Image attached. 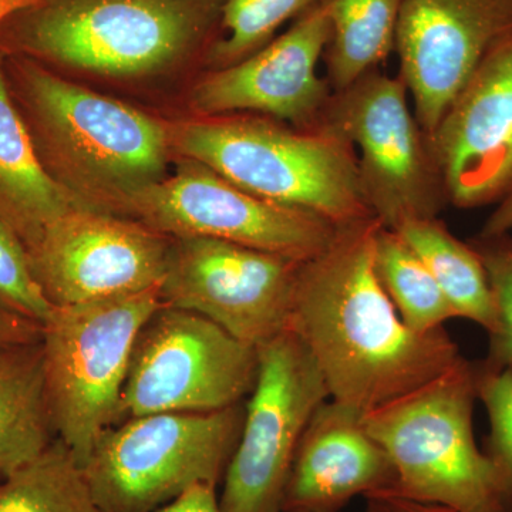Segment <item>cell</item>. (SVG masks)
Masks as SVG:
<instances>
[{
  "mask_svg": "<svg viewBox=\"0 0 512 512\" xmlns=\"http://www.w3.org/2000/svg\"><path fill=\"white\" fill-rule=\"evenodd\" d=\"M35 2L37 0H0V23L18 10Z\"/></svg>",
  "mask_w": 512,
  "mask_h": 512,
  "instance_id": "1f68e13d",
  "label": "cell"
},
{
  "mask_svg": "<svg viewBox=\"0 0 512 512\" xmlns=\"http://www.w3.org/2000/svg\"><path fill=\"white\" fill-rule=\"evenodd\" d=\"M258 376L224 474L222 512H282L296 451L328 387L291 329L258 346Z\"/></svg>",
  "mask_w": 512,
  "mask_h": 512,
  "instance_id": "30bf717a",
  "label": "cell"
},
{
  "mask_svg": "<svg viewBox=\"0 0 512 512\" xmlns=\"http://www.w3.org/2000/svg\"><path fill=\"white\" fill-rule=\"evenodd\" d=\"M512 231V191L498 202L493 214L485 221L480 234L483 237L511 234Z\"/></svg>",
  "mask_w": 512,
  "mask_h": 512,
  "instance_id": "4dcf8cb0",
  "label": "cell"
},
{
  "mask_svg": "<svg viewBox=\"0 0 512 512\" xmlns=\"http://www.w3.org/2000/svg\"><path fill=\"white\" fill-rule=\"evenodd\" d=\"M42 343L0 346V480L55 441Z\"/></svg>",
  "mask_w": 512,
  "mask_h": 512,
  "instance_id": "d6986e66",
  "label": "cell"
},
{
  "mask_svg": "<svg viewBox=\"0 0 512 512\" xmlns=\"http://www.w3.org/2000/svg\"><path fill=\"white\" fill-rule=\"evenodd\" d=\"M330 37L328 8L319 0L254 55L212 69L197 84L194 109L204 117L256 114L298 128L319 126L332 96L318 74Z\"/></svg>",
  "mask_w": 512,
  "mask_h": 512,
  "instance_id": "9a60e30c",
  "label": "cell"
},
{
  "mask_svg": "<svg viewBox=\"0 0 512 512\" xmlns=\"http://www.w3.org/2000/svg\"><path fill=\"white\" fill-rule=\"evenodd\" d=\"M258 367L255 346L198 313L163 305L138 333L117 423L237 406L254 389Z\"/></svg>",
  "mask_w": 512,
  "mask_h": 512,
  "instance_id": "9c48e42d",
  "label": "cell"
},
{
  "mask_svg": "<svg viewBox=\"0 0 512 512\" xmlns=\"http://www.w3.org/2000/svg\"><path fill=\"white\" fill-rule=\"evenodd\" d=\"M13 64L40 161L80 205L113 214L131 195L167 177V126L29 57Z\"/></svg>",
  "mask_w": 512,
  "mask_h": 512,
  "instance_id": "7a4b0ae2",
  "label": "cell"
},
{
  "mask_svg": "<svg viewBox=\"0 0 512 512\" xmlns=\"http://www.w3.org/2000/svg\"><path fill=\"white\" fill-rule=\"evenodd\" d=\"M163 305L158 286L119 298L55 306L42 326L53 429L80 467L101 434L117 423L138 333Z\"/></svg>",
  "mask_w": 512,
  "mask_h": 512,
  "instance_id": "8992f818",
  "label": "cell"
},
{
  "mask_svg": "<svg viewBox=\"0 0 512 512\" xmlns=\"http://www.w3.org/2000/svg\"><path fill=\"white\" fill-rule=\"evenodd\" d=\"M167 127L171 150L256 197L309 212L338 228L373 217L355 148L328 128H298L256 114Z\"/></svg>",
  "mask_w": 512,
  "mask_h": 512,
  "instance_id": "277c9868",
  "label": "cell"
},
{
  "mask_svg": "<svg viewBox=\"0 0 512 512\" xmlns=\"http://www.w3.org/2000/svg\"><path fill=\"white\" fill-rule=\"evenodd\" d=\"M0 308L43 326L55 306L49 302L30 268L28 249L0 221Z\"/></svg>",
  "mask_w": 512,
  "mask_h": 512,
  "instance_id": "4316f807",
  "label": "cell"
},
{
  "mask_svg": "<svg viewBox=\"0 0 512 512\" xmlns=\"http://www.w3.org/2000/svg\"><path fill=\"white\" fill-rule=\"evenodd\" d=\"M363 414L332 399L319 407L296 451L282 512H338L359 495L394 493L396 470Z\"/></svg>",
  "mask_w": 512,
  "mask_h": 512,
  "instance_id": "e0dca14e",
  "label": "cell"
},
{
  "mask_svg": "<svg viewBox=\"0 0 512 512\" xmlns=\"http://www.w3.org/2000/svg\"><path fill=\"white\" fill-rule=\"evenodd\" d=\"M222 0H37L0 23V50L103 76H146L210 50Z\"/></svg>",
  "mask_w": 512,
  "mask_h": 512,
  "instance_id": "3957f363",
  "label": "cell"
},
{
  "mask_svg": "<svg viewBox=\"0 0 512 512\" xmlns=\"http://www.w3.org/2000/svg\"><path fill=\"white\" fill-rule=\"evenodd\" d=\"M417 252L436 278L457 318L493 333L497 306L487 269L470 242L461 241L439 217L406 221L393 229Z\"/></svg>",
  "mask_w": 512,
  "mask_h": 512,
  "instance_id": "ffe728a7",
  "label": "cell"
},
{
  "mask_svg": "<svg viewBox=\"0 0 512 512\" xmlns=\"http://www.w3.org/2000/svg\"><path fill=\"white\" fill-rule=\"evenodd\" d=\"M477 362L446 373L363 414L396 470L393 494L448 512H500L490 460L474 439Z\"/></svg>",
  "mask_w": 512,
  "mask_h": 512,
  "instance_id": "5b68a950",
  "label": "cell"
},
{
  "mask_svg": "<svg viewBox=\"0 0 512 512\" xmlns=\"http://www.w3.org/2000/svg\"><path fill=\"white\" fill-rule=\"evenodd\" d=\"M448 202L498 204L512 191V32L488 52L430 136Z\"/></svg>",
  "mask_w": 512,
  "mask_h": 512,
  "instance_id": "2e32d148",
  "label": "cell"
},
{
  "mask_svg": "<svg viewBox=\"0 0 512 512\" xmlns=\"http://www.w3.org/2000/svg\"><path fill=\"white\" fill-rule=\"evenodd\" d=\"M319 0H222L220 26L207 53L212 69L231 66L274 40L278 30Z\"/></svg>",
  "mask_w": 512,
  "mask_h": 512,
  "instance_id": "cb8c5ba5",
  "label": "cell"
},
{
  "mask_svg": "<svg viewBox=\"0 0 512 512\" xmlns=\"http://www.w3.org/2000/svg\"><path fill=\"white\" fill-rule=\"evenodd\" d=\"M5 56L0 50V221L28 249L50 222L80 204L40 161L25 119L10 94Z\"/></svg>",
  "mask_w": 512,
  "mask_h": 512,
  "instance_id": "ac0fdd59",
  "label": "cell"
},
{
  "mask_svg": "<svg viewBox=\"0 0 512 512\" xmlns=\"http://www.w3.org/2000/svg\"><path fill=\"white\" fill-rule=\"evenodd\" d=\"M478 399L487 410L490 431L483 453L494 468L498 510L512 512V367L483 372L478 366Z\"/></svg>",
  "mask_w": 512,
  "mask_h": 512,
  "instance_id": "d4e9b609",
  "label": "cell"
},
{
  "mask_svg": "<svg viewBox=\"0 0 512 512\" xmlns=\"http://www.w3.org/2000/svg\"><path fill=\"white\" fill-rule=\"evenodd\" d=\"M42 326L0 308V346L39 342Z\"/></svg>",
  "mask_w": 512,
  "mask_h": 512,
  "instance_id": "f1b7e54d",
  "label": "cell"
},
{
  "mask_svg": "<svg viewBox=\"0 0 512 512\" xmlns=\"http://www.w3.org/2000/svg\"><path fill=\"white\" fill-rule=\"evenodd\" d=\"M170 248L141 222L79 205L50 222L28 255L49 302L72 306L158 288Z\"/></svg>",
  "mask_w": 512,
  "mask_h": 512,
  "instance_id": "4fadbf2b",
  "label": "cell"
},
{
  "mask_svg": "<svg viewBox=\"0 0 512 512\" xmlns=\"http://www.w3.org/2000/svg\"><path fill=\"white\" fill-rule=\"evenodd\" d=\"M375 269L407 328L430 333L457 318L423 259L393 229L382 227L377 234Z\"/></svg>",
  "mask_w": 512,
  "mask_h": 512,
  "instance_id": "7402d4cb",
  "label": "cell"
},
{
  "mask_svg": "<svg viewBox=\"0 0 512 512\" xmlns=\"http://www.w3.org/2000/svg\"><path fill=\"white\" fill-rule=\"evenodd\" d=\"M366 501V512H448L440 508L412 503L390 494L375 495V497L366 498Z\"/></svg>",
  "mask_w": 512,
  "mask_h": 512,
  "instance_id": "f546056e",
  "label": "cell"
},
{
  "mask_svg": "<svg viewBox=\"0 0 512 512\" xmlns=\"http://www.w3.org/2000/svg\"><path fill=\"white\" fill-rule=\"evenodd\" d=\"M375 217L338 228L302 262L289 329L308 348L330 399L367 413L437 379L461 359L441 328L417 333L400 318L375 269Z\"/></svg>",
  "mask_w": 512,
  "mask_h": 512,
  "instance_id": "6da1fadb",
  "label": "cell"
},
{
  "mask_svg": "<svg viewBox=\"0 0 512 512\" xmlns=\"http://www.w3.org/2000/svg\"><path fill=\"white\" fill-rule=\"evenodd\" d=\"M510 32L512 0H404L394 50L414 116L429 136Z\"/></svg>",
  "mask_w": 512,
  "mask_h": 512,
  "instance_id": "5bb4252c",
  "label": "cell"
},
{
  "mask_svg": "<svg viewBox=\"0 0 512 512\" xmlns=\"http://www.w3.org/2000/svg\"><path fill=\"white\" fill-rule=\"evenodd\" d=\"M318 127L355 148L367 207L384 228L439 217L450 205L431 138L399 74L372 70L332 92Z\"/></svg>",
  "mask_w": 512,
  "mask_h": 512,
  "instance_id": "ba28073f",
  "label": "cell"
},
{
  "mask_svg": "<svg viewBox=\"0 0 512 512\" xmlns=\"http://www.w3.org/2000/svg\"><path fill=\"white\" fill-rule=\"evenodd\" d=\"M0 512H103L83 468L56 439L35 460L0 480Z\"/></svg>",
  "mask_w": 512,
  "mask_h": 512,
  "instance_id": "603a6c76",
  "label": "cell"
},
{
  "mask_svg": "<svg viewBox=\"0 0 512 512\" xmlns=\"http://www.w3.org/2000/svg\"><path fill=\"white\" fill-rule=\"evenodd\" d=\"M245 406L156 413L101 434L83 473L103 512H154L195 485L217 487L237 448Z\"/></svg>",
  "mask_w": 512,
  "mask_h": 512,
  "instance_id": "52a82bcc",
  "label": "cell"
},
{
  "mask_svg": "<svg viewBox=\"0 0 512 512\" xmlns=\"http://www.w3.org/2000/svg\"><path fill=\"white\" fill-rule=\"evenodd\" d=\"M154 512H222L217 487L200 484Z\"/></svg>",
  "mask_w": 512,
  "mask_h": 512,
  "instance_id": "83f0119b",
  "label": "cell"
},
{
  "mask_svg": "<svg viewBox=\"0 0 512 512\" xmlns=\"http://www.w3.org/2000/svg\"><path fill=\"white\" fill-rule=\"evenodd\" d=\"M487 269L497 306V326L490 333L487 356L477 360L483 372L512 367V237L511 234L468 239Z\"/></svg>",
  "mask_w": 512,
  "mask_h": 512,
  "instance_id": "484cf974",
  "label": "cell"
},
{
  "mask_svg": "<svg viewBox=\"0 0 512 512\" xmlns=\"http://www.w3.org/2000/svg\"><path fill=\"white\" fill-rule=\"evenodd\" d=\"M301 265L222 239L171 238L161 301L258 348L289 328Z\"/></svg>",
  "mask_w": 512,
  "mask_h": 512,
  "instance_id": "7c38bea8",
  "label": "cell"
},
{
  "mask_svg": "<svg viewBox=\"0 0 512 512\" xmlns=\"http://www.w3.org/2000/svg\"><path fill=\"white\" fill-rule=\"evenodd\" d=\"M119 211L168 238L222 239L301 262L328 248L338 231L309 212L256 197L195 160L131 195Z\"/></svg>",
  "mask_w": 512,
  "mask_h": 512,
  "instance_id": "8fae6325",
  "label": "cell"
},
{
  "mask_svg": "<svg viewBox=\"0 0 512 512\" xmlns=\"http://www.w3.org/2000/svg\"><path fill=\"white\" fill-rule=\"evenodd\" d=\"M330 37L323 62L332 92L379 69L394 50L404 0H323Z\"/></svg>",
  "mask_w": 512,
  "mask_h": 512,
  "instance_id": "44dd1931",
  "label": "cell"
}]
</instances>
